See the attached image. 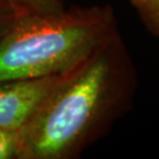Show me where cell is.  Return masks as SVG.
<instances>
[{"instance_id":"obj_7","label":"cell","mask_w":159,"mask_h":159,"mask_svg":"<svg viewBox=\"0 0 159 159\" xmlns=\"http://www.w3.org/2000/svg\"><path fill=\"white\" fill-rule=\"evenodd\" d=\"M139 8L148 16L151 21H153L156 25L159 26V0H153Z\"/></svg>"},{"instance_id":"obj_5","label":"cell","mask_w":159,"mask_h":159,"mask_svg":"<svg viewBox=\"0 0 159 159\" xmlns=\"http://www.w3.org/2000/svg\"><path fill=\"white\" fill-rule=\"evenodd\" d=\"M23 14L11 0H0V38L11 29Z\"/></svg>"},{"instance_id":"obj_6","label":"cell","mask_w":159,"mask_h":159,"mask_svg":"<svg viewBox=\"0 0 159 159\" xmlns=\"http://www.w3.org/2000/svg\"><path fill=\"white\" fill-rule=\"evenodd\" d=\"M18 132L0 129V159H13L17 156Z\"/></svg>"},{"instance_id":"obj_4","label":"cell","mask_w":159,"mask_h":159,"mask_svg":"<svg viewBox=\"0 0 159 159\" xmlns=\"http://www.w3.org/2000/svg\"><path fill=\"white\" fill-rule=\"evenodd\" d=\"M24 13H57L65 10L63 0H11Z\"/></svg>"},{"instance_id":"obj_2","label":"cell","mask_w":159,"mask_h":159,"mask_svg":"<svg viewBox=\"0 0 159 159\" xmlns=\"http://www.w3.org/2000/svg\"><path fill=\"white\" fill-rule=\"evenodd\" d=\"M112 39L106 8L25 13L0 38V81L68 73Z\"/></svg>"},{"instance_id":"obj_3","label":"cell","mask_w":159,"mask_h":159,"mask_svg":"<svg viewBox=\"0 0 159 159\" xmlns=\"http://www.w3.org/2000/svg\"><path fill=\"white\" fill-rule=\"evenodd\" d=\"M63 75L0 81V129L19 132Z\"/></svg>"},{"instance_id":"obj_1","label":"cell","mask_w":159,"mask_h":159,"mask_svg":"<svg viewBox=\"0 0 159 159\" xmlns=\"http://www.w3.org/2000/svg\"><path fill=\"white\" fill-rule=\"evenodd\" d=\"M113 39L64 74L18 132L16 159H66L85 145L116 98Z\"/></svg>"},{"instance_id":"obj_8","label":"cell","mask_w":159,"mask_h":159,"mask_svg":"<svg viewBox=\"0 0 159 159\" xmlns=\"http://www.w3.org/2000/svg\"><path fill=\"white\" fill-rule=\"evenodd\" d=\"M151 1H153V0H130L131 4H133L137 7H142V6L146 5V4L151 2Z\"/></svg>"}]
</instances>
